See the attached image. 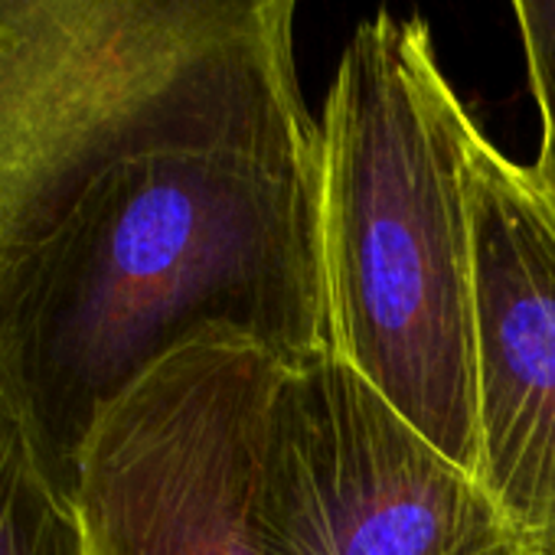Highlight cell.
<instances>
[{"mask_svg": "<svg viewBox=\"0 0 555 555\" xmlns=\"http://www.w3.org/2000/svg\"><path fill=\"white\" fill-rule=\"evenodd\" d=\"M206 331L327 347L321 141L177 134L108 157L0 255V389L76 500L105 409Z\"/></svg>", "mask_w": 555, "mask_h": 555, "instance_id": "6da1fadb", "label": "cell"}, {"mask_svg": "<svg viewBox=\"0 0 555 555\" xmlns=\"http://www.w3.org/2000/svg\"><path fill=\"white\" fill-rule=\"evenodd\" d=\"M470 115L422 17L350 37L321 115V278L331 347L474 474Z\"/></svg>", "mask_w": 555, "mask_h": 555, "instance_id": "7a4b0ae2", "label": "cell"}, {"mask_svg": "<svg viewBox=\"0 0 555 555\" xmlns=\"http://www.w3.org/2000/svg\"><path fill=\"white\" fill-rule=\"evenodd\" d=\"M301 0H0V255L82 173L177 134L318 141Z\"/></svg>", "mask_w": 555, "mask_h": 555, "instance_id": "3957f363", "label": "cell"}, {"mask_svg": "<svg viewBox=\"0 0 555 555\" xmlns=\"http://www.w3.org/2000/svg\"><path fill=\"white\" fill-rule=\"evenodd\" d=\"M261 555H555L331 344L285 363L261 441Z\"/></svg>", "mask_w": 555, "mask_h": 555, "instance_id": "277c9868", "label": "cell"}, {"mask_svg": "<svg viewBox=\"0 0 555 555\" xmlns=\"http://www.w3.org/2000/svg\"><path fill=\"white\" fill-rule=\"evenodd\" d=\"M285 363L206 331L112 402L79 461L86 555H261L255 493Z\"/></svg>", "mask_w": 555, "mask_h": 555, "instance_id": "5b68a950", "label": "cell"}, {"mask_svg": "<svg viewBox=\"0 0 555 555\" xmlns=\"http://www.w3.org/2000/svg\"><path fill=\"white\" fill-rule=\"evenodd\" d=\"M474 222V477L509 526L555 552V196L467 128Z\"/></svg>", "mask_w": 555, "mask_h": 555, "instance_id": "8992f818", "label": "cell"}, {"mask_svg": "<svg viewBox=\"0 0 555 555\" xmlns=\"http://www.w3.org/2000/svg\"><path fill=\"white\" fill-rule=\"evenodd\" d=\"M0 555H86L76 506L43 470L30 431L0 389Z\"/></svg>", "mask_w": 555, "mask_h": 555, "instance_id": "52a82bcc", "label": "cell"}, {"mask_svg": "<svg viewBox=\"0 0 555 555\" xmlns=\"http://www.w3.org/2000/svg\"><path fill=\"white\" fill-rule=\"evenodd\" d=\"M509 4L516 14L529 86L542 128L539 157L532 170L539 183L555 196V0H509Z\"/></svg>", "mask_w": 555, "mask_h": 555, "instance_id": "ba28073f", "label": "cell"}]
</instances>
